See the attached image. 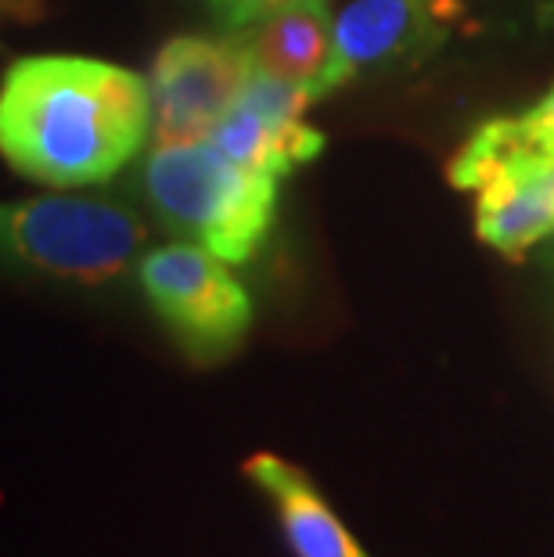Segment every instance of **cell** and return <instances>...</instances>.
Masks as SVG:
<instances>
[{
    "label": "cell",
    "instance_id": "8992f818",
    "mask_svg": "<svg viewBox=\"0 0 554 557\" xmlns=\"http://www.w3.org/2000/svg\"><path fill=\"white\" fill-rule=\"evenodd\" d=\"M242 33L227 37H176L151 62V145L209 140L217 123L242 98L253 76Z\"/></svg>",
    "mask_w": 554,
    "mask_h": 557
},
{
    "label": "cell",
    "instance_id": "8fae6325",
    "mask_svg": "<svg viewBox=\"0 0 554 557\" xmlns=\"http://www.w3.org/2000/svg\"><path fill=\"white\" fill-rule=\"evenodd\" d=\"M526 123L537 129V134H544L547 140H554V87L540 98L533 109H526Z\"/></svg>",
    "mask_w": 554,
    "mask_h": 557
},
{
    "label": "cell",
    "instance_id": "ba28073f",
    "mask_svg": "<svg viewBox=\"0 0 554 557\" xmlns=\"http://www.w3.org/2000/svg\"><path fill=\"white\" fill-rule=\"evenodd\" d=\"M306 104H310V94L303 87L253 69L242 98L231 104V112L217 123L209 140L238 165L288 176L296 165L324 151V134L303 120Z\"/></svg>",
    "mask_w": 554,
    "mask_h": 557
},
{
    "label": "cell",
    "instance_id": "4fadbf2b",
    "mask_svg": "<svg viewBox=\"0 0 554 557\" xmlns=\"http://www.w3.org/2000/svg\"><path fill=\"white\" fill-rule=\"evenodd\" d=\"M213 4H217V11H220L223 26L231 29V22H234V15H238V4H242V0H213Z\"/></svg>",
    "mask_w": 554,
    "mask_h": 557
},
{
    "label": "cell",
    "instance_id": "3957f363",
    "mask_svg": "<svg viewBox=\"0 0 554 557\" xmlns=\"http://www.w3.org/2000/svg\"><path fill=\"white\" fill-rule=\"evenodd\" d=\"M145 242V220L112 195L0 201V270L8 274L101 288L137 270Z\"/></svg>",
    "mask_w": 554,
    "mask_h": 557
},
{
    "label": "cell",
    "instance_id": "277c9868",
    "mask_svg": "<svg viewBox=\"0 0 554 557\" xmlns=\"http://www.w3.org/2000/svg\"><path fill=\"white\" fill-rule=\"evenodd\" d=\"M451 184L476 191V234L518 259L554 234V140L526 115H497L451 159Z\"/></svg>",
    "mask_w": 554,
    "mask_h": 557
},
{
    "label": "cell",
    "instance_id": "52a82bcc",
    "mask_svg": "<svg viewBox=\"0 0 554 557\" xmlns=\"http://www.w3.org/2000/svg\"><path fill=\"white\" fill-rule=\"evenodd\" d=\"M461 15L457 0H353L335 15L332 65L317 87V101L353 79L429 58Z\"/></svg>",
    "mask_w": 554,
    "mask_h": 557
},
{
    "label": "cell",
    "instance_id": "30bf717a",
    "mask_svg": "<svg viewBox=\"0 0 554 557\" xmlns=\"http://www.w3.org/2000/svg\"><path fill=\"white\" fill-rule=\"evenodd\" d=\"M245 479L274 504L278 525L296 557H368L324 500V493L296 465L278 454H256L245 460Z\"/></svg>",
    "mask_w": 554,
    "mask_h": 557
},
{
    "label": "cell",
    "instance_id": "5b68a950",
    "mask_svg": "<svg viewBox=\"0 0 554 557\" xmlns=\"http://www.w3.org/2000/svg\"><path fill=\"white\" fill-rule=\"evenodd\" d=\"M137 284L156 320L198 367L227 360L253 327V299L231 263L195 242L145 252L137 259Z\"/></svg>",
    "mask_w": 554,
    "mask_h": 557
},
{
    "label": "cell",
    "instance_id": "7c38bea8",
    "mask_svg": "<svg viewBox=\"0 0 554 557\" xmlns=\"http://www.w3.org/2000/svg\"><path fill=\"white\" fill-rule=\"evenodd\" d=\"M285 4H292V0H242V4H238V15H234V22H231V29L253 26V22H256V18H263L267 11L285 8Z\"/></svg>",
    "mask_w": 554,
    "mask_h": 557
},
{
    "label": "cell",
    "instance_id": "6da1fadb",
    "mask_svg": "<svg viewBox=\"0 0 554 557\" xmlns=\"http://www.w3.org/2000/svg\"><path fill=\"white\" fill-rule=\"evenodd\" d=\"M151 137L148 79L84 54H29L0 79V156L47 187L112 181Z\"/></svg>",
    "mask_w": 554,
    "mask_h": 557
},
{
    "label": "cell",
    "instance_id": "9c48e42d",
    "mask_svg": "<svg viewBox=\"0 0 554 557\" xmlns=\"http://www.w3.org/2000/svg\"><path fill=\"white\" fill-rule=\"evenodd\" d=\"M238 33L249 47L256 73L296 83L310 94V101H317V87L332 65L335 47V15L328 0H292Z\"/></svg>",
    "mask_w": 554,
    "mask_h": 557
},
{
    "label": "cell",
    "instance_id": "7a4b0ae2",
    "mask_svg": "<svg viewBox=\"0 0 554 557\" xmlns=\"http://www.w3.org/2000/svg\"><path fill=\"white\" fill-rule=\"evenodd\" d=\"M281 176L227 159L213 140L151 145L140 165L148 209L181 242L238 267L263 248L278 212Z\"/></svg>",
    "mask_w": 554,
    "mask_h": 557
}]
</instances>
